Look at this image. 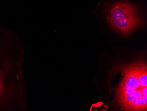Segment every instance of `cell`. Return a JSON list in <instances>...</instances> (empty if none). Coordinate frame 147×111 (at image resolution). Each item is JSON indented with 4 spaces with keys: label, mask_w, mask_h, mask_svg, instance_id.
I'll list each match as a JSON object with an SVG mask.
<instances>
[{
    "label": "cell",
    "mask_w": 147,
    "mask_h": 111,
    "mask_svg": "<svg viewBox=\"0 0 147 111\" xmlns=\"http://www.w3.org/2000/svg\"><path fill=\"white\" fill-rule=\"evenodd\" d=\"M107 20L114 29L123 35L130 33L144 24L138 7L125 1L113 4L109 9Z\"/></svg>",
    "instance_id": "7a4b0ae2"
},
{
    "label": "cell",
    "mask_w": 147,
    "mask_h": 111,
    "mask_svg": "<svg viewBox=\"0 0 147 111\" xmlns=\"http://www.w3.org/2000/svg\"><path fill=\"white\" fill-rule=\"evenodd\" d=\"M142 62L137 61L121 67L122 79L116 92L115 101L124 111H146L147 87L141 86L139 74Z\"/></svg>",
    "instance_id": "6da1fadb"
}]
</instances>
